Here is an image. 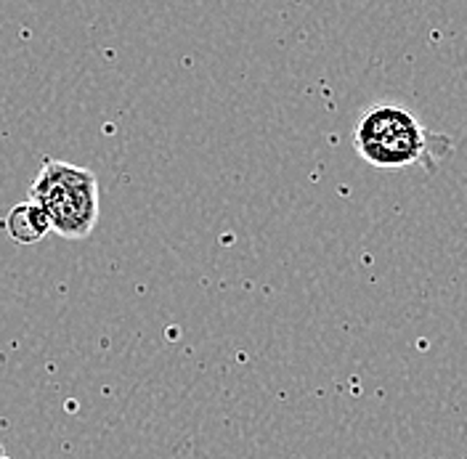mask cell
<instances>
[{"label": "cell", "mask_w": 467, "mask_h": 459, "mask_svg": "<svg viewBox=\"0 0 467 459\" xmlns=\"http://www.w3.org/2000/svg\"><path fill=\"white\" fill-rule=\"evenodd\" d=\"M64 239H86L99 221V181L93 171L48 160L32 183V197Z\"/></svg>", "instance_id": "6da1fadb"}, {"label": "cell", "mask_w": 467, "mask_h": 459, "mask_svg": "<svg viewBox=\"0 0 467 459\" xmlns=\"http://www.w3.org/2000/svg\"><path fill=\"white\" fill-rule=\"evenodd\" d=\"M3 229L16 245H35L51 231V224H48L46 213L35 202L27 200L11 207V213H5Z\"/></svg>", "instance_id": "3957f363"}, {"label": "cell", "mask_w": 467, "mask_h": 459, "mask_svg": "<svg viewBox=\"0 0 467 459\" xmlns=\"http://www.w3.org/2000/svg\"><path fill=\"white\" fill-rule=\"evenodd\" d=\"M353 144L379 171H401L417 162L431 165L428 154H436L422 122L396 104H375L367 110L353 130Z\"/></svg>", "instance_id": "7a4b0ae2"}, {"label": "cell", "mask_w": 467, "mask_h": 459, "mask_svg": "<svg viewBox=\"0 0 467 459\" xmlns=\"http://www.w3.org/2000/svg\"><path fill=\"white\" fill-rule=\"evenodd\" d=\"M0 459H8V457H3V454H0Z\"/></svg>", "instance_id": "277c9868"}]
</instances>
